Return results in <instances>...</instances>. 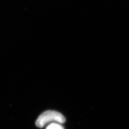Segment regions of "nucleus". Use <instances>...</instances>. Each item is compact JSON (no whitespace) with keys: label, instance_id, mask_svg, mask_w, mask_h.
<instances>
[{"label":"nucleus","instance_id":"1","mask_svg":"<svg viewBox=\"0 0 129 129\" xmlns=\"http://www.w3.org/2000/svg\"><path fill=\"white\" fill-rule=\"evenodd\" d=\"M66 121L64 116L59 112L54 111H47L42 113L38 118L36 124L39 128H43L49 123H64Z\"/></svg>","mask_w":129,"mask_h":129},{"label":"nucleus","instance_id":"2","mask_svg":"<svg viewBox=\"0 0 129 129\" xmlns=\"http://www.w3.org/2000/svg\"><path fill=\"white\" fill-rule=\"evenodd\" d=\"M46 129H64V128L61 123L52 122L46 127Z\"/></svg>","mask_w":129,"mask_h":129}]
</instances>
